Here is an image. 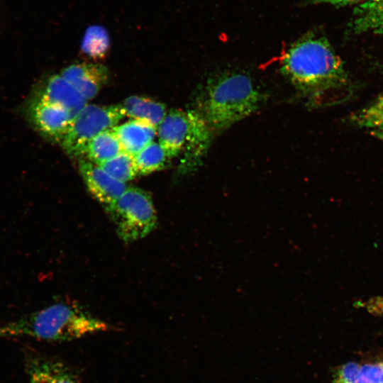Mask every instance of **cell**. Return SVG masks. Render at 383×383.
Listing matches in <instances>:
<instances>
[{"instance_id": "6da1fadb", "label": "cell", "mask_w": 383, "mask_h": 383, "mask_svg": "<svg viewBox=\"0 0 383 383\" xmlns=\"http://www.w3.org/2000/svg\"><path fill=\"white\" fill-rule=\"evenodd\" d=\"M281 71L299 91L311 96L344 88L349 82L341 58L327 39L314 33L304 35L288 48Z\"/></svg>"}, {"instance_id": "7a4b0ae2", "label": "cell", "mask_w": 383, "mask_h": 383, "mask_svg": "<svg viewBox=\"0 0 383 383\" xmlns=\"http://www.w3.org/2000/svg\"><path fill=\"white\" fill-rule=\"evenodd\" d=\"M111 329L77 304L58 302L0 327V338L66 342Z\"/></svg>"}, {"instance_id": "3957f363", "label": "cell", "mask_w": 383, "mask_h": 383, "mask_svg": "<svg viewBox=\"0 0 383 383\" xmlns=\"http://www.w3.org/2000/svg\"><path fill=\"white\" fill-rule=\"evenodd\" d=\"M263 101L264 95L249 75L226 72L208 80L196 110L216 133L251 115Z\"/></svg>"}, {"instance_id": "277c9868", "label": "cell", "mask_w": 383, "mask_h": 383, "mask_svg": "<svg viewBox=\"0 0 383 383\" xmlns=\"http://www.w3.org/2000/svg\"><path fill=\"white\" fill-rule=\"evenodd\" d=\"M160 145L170 158L183 155L184 174L194 170L210 145L213 132L197 110L173 109L157 128Z\"/></svg>"}, {"instance_id": "5b68a950", "label": "cell", "mask_w": 383, "mask_h": 383, "mask_svg": "<svg viewBox=\"0 0 383 383\" xmlns=\"http://www.w3.org/2000/svg\"><path fill=\"white\" fill-rule=\"evenodd\" d=\"M116 233L126 243L140 240L157 226V215L150 194L138 187H128L106 210Z\"/></svg>"}, {"instance_id": "8992f818", "label": "cell", "mask_w": 383, "mask_h": 383, "mask_svg": "<svg viewBox=\"0 0 383 383\" xmlns=\"http://www.w3.org/2000/svg\"><path fill=\"white\" fill-rule=\"evenodd\" d=\"M125 116L120 104L86 105L72 119L60 140L65 152L72 156L84 155L89 142L100 133L111 129Z\"/></svg>"}, {"instance_id": "52a82bcc", "label": "cell", "mask_w": 383, "mask_h": 383, "mask_svg": "<svg viewBox=\"0 0 383 383\" xmlns=\"http://www.w3.org/2000/svg\"><path fill=\"white\" fill-rule=\"evenodd\" d=\"M28 111L31 122L40 133L60 142L73 119L65 109L34 96L30 101Z\"/></svg>"}, {"instance_id": "ba28073f", "label": "cell", "mask_w": 383, "mask_h": 383, "mask_svg": "<svg viewBox=\"0 0 383 383\" xmlns=\"http://www.w3.org/2000/svg\"><path fill=\"white\" fill-rule=\"evenodd\" d=\"M79 170L90 194L106 210L111 206L127 189L126 183L110 176L99 165L80 160Z\"/></svg>"}, {"instance_id": "9c48e42d", "label": "cell", "mask_w": 383, "mask_h": 383, "mask_svg": "<svg viewBox=\"0 0 383 383\" xmlns=\"http://www.w3.org/2000/svg\"><path fill=\"white\" fill-rule=\"evenodd\" d=\"M60 74L87 100L95 97L109 78L104 65L91 62L72 64L63 69Z\"/></svg>"}, {"instance_id": "30bf717a", "label": "cell", "mask_w": 383, "mask_h": 383, "mask_svg": "<svg viewBox=\"0 0 383 383\" xmlns=\"http://www.w3.org/2000/svg\"><path fill=\"white\" fill-rule=\"evenodd\" d=\"M34 97L65 109L73 118L87 105V101L61 74L50 76Z\"/></svg>"}, {"instance_id": "8fae6325", "label": "cell", "mask_w": 383, "mask_h": 383, "mask_svg": "<svg viewBox=\"0 0 383 383\" xmlns=\"http://www.w3.org/2000/svg\"><path fill=\"white\" fill-rule=\"evenodd\" d=\"M29 383H80L76 373L64 362L31 355L27 362Z\"/></svg>"}, {"instance_id": "7c38bea8", "label": "cell", "mask_w": 383, "mask_h": 383, "mask_svg": "<svg viewBox=\"0 0 383 383\" xmlns=\"http://www.w3.org/2000/svg\"><path fill=\"white\" fill-rule=\"evenodd\" d=\"M112 129L121 143L123 152L133 157L153 142L157 130L148 123L135 119Z\"/></svg>"}, {"instance_id": "4fadbf2b", "label": "cell", "mask_w": 383, "mask_h": 383, "mask_svg": "<svg viewBox=\"0 0 383 383\" xmlns=\"http://www.w3.org/2000/svg\"><path fill=\"white\" fill-rule=\"evenodd\" d=\"M120 106L125 116L145 122L157 129L167 113L163 104L146 96H129Z\"/></svg>"}, {"instance_id": "5bb4252c", "label": "cell", "mask_w": 383, "mask_h": 383, "mask_svg": "<svg viewBox=\"0 0 383 383\" xmlns=\"http://www.w3.org/2000/svg\"><path fill=\"white\" fill-rule=\"evenodd\" d=\"M333 383H383V360L347 362L335 372Z\"/></svg>"}, {"instance_id": "9a60e30c", "label": "cell", "mask_w": 383, "mask_h": 383, "mask_svg": "<svg viewBox=\"0 0 383 383\" xmlns=\"http://www.w3.org/2000/svg\"><path fill=\"white\" fill-rule=\"evenodd\" d=\"M353 33L383 32V0H366L355 10L350 24Z\"/></svg>"}, {"instance_id": "2e32d148", "label": "cell", "mask_w": 383, "mask_h": 383, "mask_svg": "<svg viewBox=\"0 0 383 383\" xmlns=\"http://www.w3.org/2000/svg\"><path fill=\"white\" fill-rule=\"evenodd\" d=\"M121 152V143L111 128L100 133L91 139L87 145L84 154L89 161L100 165Z\"/></svg>"}, {"instance_id": "e0dca14e", "label": "cell", "mask_w": 383, "mask_h": 383, "mask_svg": "<svg viewBox=\"0 0 383 383\" xmlns=\"http://www.w3.org/2000/svg\"><path fill=\"white\" fill-rule=\"evenodd\" d=\"M138 174H148L161 170L170 162V157L159 143L152 142L133 157Z\"/></svg>"}, {"instance_id": "ac0fdd59", "label": "cell", "mask_w": 383, "mask_h": 383, "mask_svg": "<svg viewBox=\"0 0 383 383\" xmlns=\"http://www.w3.org/2000/svg\"><path fill=\"white\" fill-rule=\"evenodd\" d=\"M110 47L109 35L101 26L91 25L88 27L82 38L81 50L90 58H104Z\"/></svg>"}, {"instance_id": "d6986e66", "label": "cell", "mask_w": 383, "mask_h": 383, "mask_svg": "<svg viewBox=\"0 0 383 383\" xmlns=\"http://www.w3.org/2000/svg\"><path fill=\"white\" fill-rule=\"evenodd\" d=\"M99 166L113 178L123 183H126L138 175L133 157L124 152Z\"/></svg>"}, {"instance_id": "ffe728a7", "label": "cell", "mask_w": 383, "mask_h": 383, "mask_svg": "<svg viewBox=\"0 0 383 383\" xmlns=\"http://www.w3.org/2000/svg\"><path fill=\"white\" fill-rule=\"evenodd\" d=\"M355 125L369 130L383 125V92L370 104L351 116Z\"/></svg>"}, {"instance_id": "44dd1931", "label": "cell", "mask_w": 383, "mask_h": 383, "mask_svg": "<svg viewBox=\"0 0 383 383\" xmlns=\"http://www.w3.org/2000/svg\"><path fill=\"white\" fill-rule=\"evenodd\" d=\"M354 306L383 319V294L359 299L354 303Z\"/></svg>"}, {"instance_id": "7402d4cb", "label": "cell", "mask_w": 383, "mask_h": 383, "mask_svg": "<svg viewBox=\"0 0 383 383\" xmlns=\"http://www.w3.org/2000/svg\"><path fill=\"white\" fill-rule=\"evenodd\" d=\"M363 1L366 0H306V2L309 4H331L336 5H344Z\"/></svg>"}, {"instance_id": "603a6c76", "label": "cell", "mask_w": 383, "mask_h": 383, "mask_svg": "<svg viewBox=\"0 0 383 383\" xmlns=\"http://www.w3.org/2000/svg\"><path fill=\"white\" fill-rule=\"evenodd\" d=\"M370 133L375 137L382 139L383 140V125L370 129Z\"/></svg>"}]
</instances>
